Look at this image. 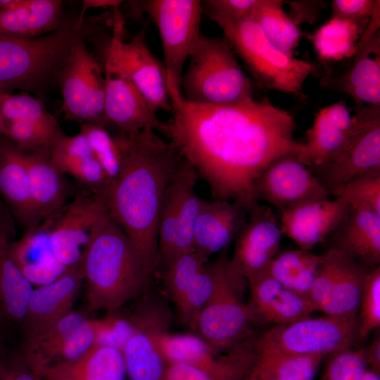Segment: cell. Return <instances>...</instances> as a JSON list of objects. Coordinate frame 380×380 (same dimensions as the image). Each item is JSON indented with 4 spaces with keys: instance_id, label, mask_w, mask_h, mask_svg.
Masks as SVG:
<instances>
[{
    "instance_id": "obj_1",
    "label": "cell",
    "mask_w": 380,
    "mask_h": 380,
    "mask_svg": "<svg viewBox=\"0 0 380 380\" xmlns=\"http://www.w3.org/2000/svg\"><path fill=\"white\" fill-rule=\"evenodd\" d=\"M172 118L165 122V136L209 186L213 199L258 202L254 184L275 159L297 153L295 121L267 98L226 104L186 101L167 82Z\"/></svg>"
},
{
    "instance_id": "obj_2",
    "label": "cell",
    "mask_w": 380,
    "mask_h": 380,
    "mask_svg": "<svg viewBox=\"0 0 380 380\" xmlns=\"http://www.w3.org/2000/svg\"><path fill=\"white\" fill-rule=\"evenodd\" d=\"M122 156L120 175L106 196L109 214L128 238L151 284L158 267V226L169 182L184 158L156 131L114 136Z\"/></svg>"
},
{
    "instance_id": "obj_3",
    "label": "cell",
    "mask_w": 380,
    "mask_h": 380,
    "mask_svg": "<svg viewBox=\"0 0 380 380\" xmlns=\"http://www.w3.org/2000/svg\"><path fill=\"white\" fill-rule=\"evenodd\" d=\"M80 265L89 312H118L151 285L128 238L109 213L86 247Z\"/></svg>"
},
{
    "instance_id": "obj_4",
    "label": "cell",
    "mask_w": 380,
    "mask_h": 380,
    "mask_svg": "<svg viewBox=\"0 0 380 380\" xmlns=\"http://www.w3.org/2000/svg\"><path fill=\"white\" fill-rule=\"evenodd\" d=\"M99 30L92 20L80 22L77 18L37 37L0 36V93L37 91L57 80L71 48Z\"/></svg>"
},
{
    "instance_id": "obj_5",
    "label": "cell",
    "mask_w": 380,
    "mask_h": 380,
    "mask_svg": "<svg viewBox=\"0 0 380 380\" xmlns=\"http://www.w3.org/2000/svg\"><path fill=\"white\" fill-rule=\"evenodd\" d=\"M234 53L224 38L201 34L182 75L183 97L188 101L204 104L253 99L252 83Z\"/></svg>"
},
{
    "instance_id": "obj_6",
    "label": "cell",
    "mask_w": 380,
    "mask_h": 380,
    "mask_svg": "<svg viewBox=\"0 0 380 380\" xmlns=\"http://www.w3.org/2000/svg\"><path fill=\"white\" fill-rule=\"evenodd\" d=\"M229 248L220 252L215 260L217 272L213 291L191 327L217 354L253 334L243 298L248 281L232 262Z\"/></svg>"
},
{
    "instance_id": "obj_7",
    "label": "cell",
    "mask_w": 380,
    "mask_h": 380,
    "mask_svg": "<svg viewBox=\"0 0 380 380\" xmlns=\"http://www.w3.org/2000/svg\"><path fill=\"white\" fill-rule=\"evenodd\" d=\"M223 31L225 39L243 59L253 75L265 88L299 96L314 64L278 49L251 18L233 21L211 18Z\"/></svg>"
},
{
    "instance_id": "obj_8",
    "label": "cell",
    "mask_w": 380,
    "mask_h": 380,
    "mask_svg": "<svg viewBox=\"0 0 380 380\" xmlns=\"http://www.w3.org/2000/svg\"><path fill=\"white\" fill-rule=\"evenodd\" d=\"M129 14H146L161 39L167 82L181 90L184 65L198 42L203 13L199 0H142L127 2Z\"/></svg>"
},
{
    "instance_id": "obj_9",
    "label": "cell",
    "mask_w": 380,
    "mask_h": 380,
    "mask_svg": "<svg viewBox=\"0 0 380 380\" xmlns=\"http://www.w3.org/2000/svg\"><path fill=\"white\" fill-rule=\"evenodd\" d=\"M353 127L347 142L330 160L310 170L334 196L349 181L380 167V105H355Z\"/></svg>"
},
{
    "instance_id": "obj_10",
    "label": "cell",
    "mask_w": 380,
    "mask_h": 380,
    "mask_svg": "<svg viewBox=\"0 0 380 380\" xmlns=\"http://www.w3.org/2000/svg\"><path fill=\"white\" fill-rule=\"evenodd\" d=\"M57 81L62 94L61 110L70 122L105 127V79L102 64L87 49L84 40L70 49Z\"/></svg>"
},
{
    "instance_id": "obj_11",
    "label": "cell",
    "mask_w": 380,
    "mask_h": 380,
    "mask_svg": "<svg viewBox=\"0 0 380 380\" xmlns=\"http://www.w3.org/2000/svg\"><path fill=\"white\" fill-rule=\"evenodd\" d=\"M357 315L339 317L311 316L274 326L260 338L284 352L324 357L352 348L358 343Z\"/></svg>"
},
{
    "instance_id": "obj_12",
    "label": "cell",
    "mask_w": 380,
    "mask_h": 380,
    "mask_svg": "<svg viewBox=\"0 0 380 380\" xmlns=\"http://www.w3.org/2000/svg\"><path fill=\"white\" fill-rule=\"evenodd\" d=\"M368 267L332 248L320 255V262L308 298L315 310L326 315H357Z\"/></svg>"
},
{
    "instance_id": "obj_13",
    "label": "cell",
    "mask_w": 380,
    "mask_h": 380,
    "mask_svg": "<svg viewBox=\"0 0 380 380\" xmlns=\"http://www.w3.org/2000/svg\"><path fill=\"white\" fill-rule=\"evenodd\" d=\"M122 32V20L118 18L104 54L125 71L156 112L172 113L166 70L148 47L146 29H141L127 42L123 41Z\"/></svg>"
},
{
    "instance_id": "obj_14",
    "label": "cell",
    "mask_w": 380,
    "mask_h": 380,
    "mask_svg": "<svg viewBox=\"0 0 380 380\" xmlns=\"http://www.w3.org/2000/svg\"><path fill=\"white\" fill-rule=\"evenodd\" d=\"M109 213L106 198L92 191L77 195L49 217V243L56 259L65 267L80 262L99 225Z\"/></svg>"
},
{
    "instance_id": "obj_15",
    "label": "cell",
    "mask_w": 380,
    "mask_h": 380,
    "mask_svg": "<svg viewBox=\"0 0 380 380\" xmlns=\"http://www.w3.org/2000/svg\"><path fill=\"white\" fill-rule=\"evenodd\" d=\"M132 316L135 331L122 353L129 380H164L167 363L163 355L161 336L168 330L170 314L158 300L146 298Z\"/></svg>"
},
{
    "instance_id": "obj_16",
    "label": "cell",
    "mask_w": 380,
    "mask_h": 380,
    "mask_svg": "<svg viewBox=\"0 0 380 380\" xmlns=\"http://www.w3.org/2000/svg\"><path fill=\"white\" fill-rule=\"evenodd\" d=\"M257 201L267 202L280 213L303 203L328 199L329 194L296 153L273 160L254 184Z\"/></svg>"
},
{
    "instance_id": "obj_17",
    "label": "cell",
    "mask_w": 380,
    "mask_h": 380,
    "mask_svg": "<svg viewBox=\"0 0 380 380\" xmlns=\"http://www.w3.org/2000/svg\"><path fill=\"white\" fill-rule=\"evenodd\" d=\"M282 236L280 222L272 209L257 202L234 239L230 258L248 283L266 272L279 252Z\"/></svg>"
},
{
    "instance_id": "obj_18",
    "label": "cell",
    "mask_w": 380,
    "mask_h": 380,
    "mask_svg": "<svg viewBox=\"0 0 380 380\" xmlns=\"http://www.w3.org/2000/svg\"><path fill=\"white\" fill-rule=\"evenodd\" d=\"M105 115L119 132L137 134L145 129L162 133L165 122L141 95L125 71L103 53Z\"/></svg>"
},
{
    "instance_id": "obj_19",
    "label": "cell",
    "mask_w": 380,
    "mask_h": 380,
    "mask_svg": "<svg viewBox=\"0 0 380 380\" xmlns=\"http://www.w3.org/2000/svg\"><path fill=\"white\" fill-rule=\"evenodd\" d=\"M83 282L80 262L54 281L34 289L21 324L25 340L42 333L70 312Z\"/></svg>"
},
{
    "instance_id": "obj_20",
    "label": "cell",
    "mask_w": 380,
    "mask_h": 380,
    "mask_svg": "<svg viewBox=\"0 0 380 380\" xmlns=\"http://www.w3.org/2000/svg\"><path fill=\"white\" fill-rule=\"evenodd\" d=\"M351 209L339 197L303 203L281 213V229L299 248L310 251L324 241Z\"/></svg>"
},
{
    "instance_id": "obj_21",
    "label": "cell",
    "mask_w": 380,
    "mask_h": 380,
    "mask_svg": "<svg viewBox=\"0 0 380 380\" xmlns=\"http://www.w3.org/2000/svg\"><path fill=\"white\" fill-rule=\"evenodd\" d=\"M248 285L251 296L247 306L252 324L283 325L316 311L308 297L286 289L266 274Z\"/></svg>"
},
{
    "instance_id": "obj_22",
    "label": "cell",
    "mask_w": 380,
    "mask_h": 380,
    "mask_svg": "<svg viewBox=\"0 0 380 380\" xmlns=\"http://www.w3.org/2000/svg\"><path fill=\"white\" fill-rule=\"evenodd\" d=\"M353 127V117L344 101L321 108L305 133L306 141L296 153L298 160L308 167L330 160L343 148Z\"/></svg>"
},
{
    "instance_id": "obj_23",
    "label": "cell",
    "mask_w": 380,
    "mask_h": 380,
    "mask_svg": "<svg viewBox=\"0 0 380 380\" xmlns=\"http://www.w3.org/2000/svg\"><path fill=\"white\" fill-rule=\"evenodd\" d=\"M250 210L236 201L203 199L194 228V248L210 258L229 247Z\"/></svg>"
},
{
    "instance_id": "obj_24",
    "label": "cell",
    "mask_w": 380,
    "mask_h": 380,
    "mask_svg": "<svg viewBox=\"0 0 380 380\" xmlns=\"http://www.w3.org/2000/svg\"><path fill=\"white\" fill-rule=\"evenodd\" d=\"M13 219L0 199V323L11 324H22L34 289L11 253Z\"/></svg>"
},
{
    "instance_id": "obj_25",
    "label": "cell",
    "mask_w": 380,
    "mask_h": 380,
    "mask_svg": "<svg viewBox=\"0 0 380 380\" xmlns=\"http://www.w3.org/2000/svg\"><path fill=\"white\" fill-rule=\"evenodd\" d=\"M0 199L25 232L39 222L33 209L24 153L0 136Z\"/></svg>"
},
{
    "instance_id": "obj_26",
    "label": "cell",
    "mask_w": 380,
    "mask_h": 380,
    "mask_svg": "<svg viewBox=\"0 0 380 380\" xmlns=\"http://www.w3.org/2000/svg\"><path fill=\"white\" fill-rule=\"evenodd\" d=\"M329 247L370 267L380 264V216L352 208L327 236Z\"/></svg>"
},
{
    "instance_id": "obj_27",
    "label": "cell",
    "mask_w": 380,
    "mask_h": 380,
    "mask_svg": "<svg viewBox=\"0 0 380 380\" xmlns=\"http://www.w3.org/2000/svg\"><path fill=\"white\" fill-rule=\"evenodd\" d=\"M353 64L343 75L324 77L323 87L350 95L356 105H380V33L379 31L355 53Z\"/></svg>"
},
{
    "instance_id": "obj_28",
    "label": "cell",
    "mask_w": 380,
    "mask_h": 380,
    "mask_svg": "<svg viewBox=\"0 0 380 380\" xmlns=\"http://www.w3.org/2000/svg\"><path fill=\"white\" fill-rule=\"evenodd\" d=\"M49 217L13 241L11 255L26 279L37 286L58 278L68 268L54 257L49 243Z\"/></svg>"
},
{
    "instance_id": "obj_29",
    "label": "cell",
    "mask_w": 380,
    "mask_h": 380,
    "mask_svg": "<svg viewBox=\"0 0 380 380\" xmlns=\"http://www.w3.org/2000/svg\"><path fill=\"white\" fill-rule=\"evenodd\" d=\"M33 371L42 380H125L126 377L122 352L103 346H94L77 359Z\"/></svg>"
},
{
    "instance_id": "obj_30",
    "label": "cell",
    "mask_w": 380,
    "mask_h": 380,
    "mask_svg": "<svg viewBox=\"0 0 380 380\" xmlns=\"http://www.w3.org/2000/svg\"><path fill=\"white\" fill-rule=\"evenodd\" d=\"M51 162L61 174H68L99 193L106 189L108 179L95 158L87 138L80 132L75 136L62 135L50 150Z\"/></svg>"
},
{
    "instance_id": "obj_31",
    "label": "cell",
    "mask_w": 380,
    "mask_h": 380,
    "mask_svg": "<svg viewBox=\"0 0 380 380\" xmlns=\"http://www.w3.org/2000/svg\"><path fill=\"white\" fill-rule=\"evenodd\" d=\"M63 22L61 1L21 0L15 7L0 11V36L37 37L56 31Z\"/></svg>"
},
{
    "instance_id": "obj_32",
    "label": "cell",
    "mask_w": 380,
    "mask_h": 380,
    "mask_svg": "<svg viewBox=\"0 0 380 380\" xmlns=\"http://www.w3.org/2000/svg\"><path fill=\"white\" fill-rule=\"evenodd\" d=\"M24 156L32 203L41 223L63 206L62 175L51 162L50 150L24 153Z\"/></svg>"
},
{
    "instance_id": "obj_33",
    "label": "cell",
    "mask_w": 380,
    "mask_h": 380,
    "mask_svg": "<svg viewBox=\"0 0 380 380\" xmlns=\"http://www.w3.org/2000/svg\"><path fill=\"white\" fill-rule=\"evenodd\" d=\"M256 340L252 335L224 352L218 365L212 369L169 364L164 380H245L255 365Z\"/></svg>"
},
{
    "instance_id": "obj_34",
    "label": "cell",
    "mask_w": 380,
    "mask_h": 380,
    "mask_svg": "<svg viewBox=\"0 0 380 380\" xmlns=\"http://www.w3.org/2000/svg\"><path fill=\"white\" fill-rule=\"evenodd\" d=\"M87 317L71 311L39 335L26 339L20 357L32 369L60 362L73 336Z\"/></svg>"
},
{
    "instance_id": "obj_35",
    "label": "cell",
    "mask_w": 380,
    "mask_h": 380,
    "mask_svg": "<svg viewBox=\"0 0 380 380\" xmlns=\"http://www.w3.org/2000/svg\"><path fill=\"white\" fill-rule=\"evenodd\" d=\"M198 177L195 169L183 158L171 179L175 192L179 222L175 258L194 249V228L203 200L196 192Z\"/></svg>"
},
{
    "instance_id": "obj_36",
    "label": "cell",
    "mask_w": 380,
    "mask_h": 380,
    "mask_svg": "<svg viewBox=\"0 0 380 380\" xmlns=\"http://www.w3.org/2000/svg\"><path fill=\"white\" fill-rule=\"evenodd\" d=\"M322 359L284 352L258 337L254 369L273 380H314Z\"/></svg>"
},
{
    "instance_id": "obj_37",
    "label": "cell",
    "mask_w": 380,
    "mask_h": 380,
    "mask_svg": "<svg viewBox=\"0 0 380 380\" xmlns=\"http://www.w3.org/2000/svg\"><path fill=\"white\" fill-rule=\"evenodd\" d=\"M320 262V255L298 249L278 252L265 274L282 286L308 298Z\"/></svg>"
},
{
    "instance_id": "obj_38",
    "label": "cell",
    "mask_w": 380,
    "mask_h": 380,
    "mask_svg": "<svg viewBox=\"0 0 380 380\" xmlns=\"http://www.w3.org/2000/svg\"><path fill=\"white\" fill-rule=\"evenodd\" d=\"M280 0H255L251 18L280 51L293 56L300 37L298 25L283 8Z\"/></svg>"
},
{
    "instance_id": "obj_39",
    "label": "cell",
    "mask_w": 380,
    "mask_h": 380,
    "mask_svg": "<svg viewBox=\"0 0 380 380\" xmlns=\"http://www.w3.org/2000/svg\"><path fill=\"white\" fill-rule=\"evenodd\" d=\"M360 30L359 23L331 17L310 39L320 60L338 61L355 53Z\"/></svg>"
},
{
    "instance_id": "obj_40",
    "label": "cell",
    "mask_w": 380,
    "mask_h": 380,
    "mask_svg": "<svg viewBox=\"0 0 380 380\" xmlns=\"http://www.w3.org/2000/svg\"><path fill=\"white\" fill-rule=\"evenodd\" d=\"M160 342L167 365L180 363L212 369L221 358V355L197 334H172L167 330L163 334Z\"/></svg>"
},
{
    "instance_id": "obj_41",
    "label": "cell",
    "mask_w": 380,
    "mask_h": 380,
    "mask_svg": "<svg viewBox=\"0 0 380 380\" xmlns=\"http://www.w3.org/2000/svg\"><path fill=\"white\" fill-rule=\"evenodd\" d=\"M6 125V137L24 153L51 150L64 134L56 118L46 122L15 121Z\"/></svg>"
},
{
    "instance_id": "obj_42",
    "label": "cell",
    "mask_w": 380,
    "mask_h": 380,
    "mask_svg": "<svg viewBox=\"0 0 380 380\" xmlns=\"http://www.w3.org/2000/svg\"><path fill=\"white\" fill-rule=\"evenodd\" d=\"M208 261V257L193 249L161 268L164 290L174 305Z\"/></svg>"
},
{
    "instance_id": "obj_43",
    "label": "cell",
    "mask_w": 380,
    "mask_h": 380,
    "mask_svg": "<svg viewBox=\"0 0 380 380\" xmlns=\"http://www.w3.org/2000/svg\"><path fill=\"white\" fill-rule=\"evenodd\" d=\"M216 263L208 261L197 274L175 305L182 322L191 328L213 291L216 280Z\"/></svg>"
},
{
    "instance_id": "obj_44",
    "label": "cell",
    "mask_w": 380,
    "mask_h": 380,
    "mask_svg": "<svg viewBox=\"0 0 380 380\" xmlns=\"http://www.w3.org/2000/svg\"><path fill=\"white\" fill-rule=\"evenodd\" d=\"M334 196L344 200L351 208L367 210L380 216V167L355 177Z\"/></svg>"
},
{
    "instance_id": "obj_45",
    "label": "cell",
    "mask_w": 380,
    "mask_h": 380,
    "mask_svg": "<svg viewBox=\"0 0 380 380\" xmlns=\"http://www.w3.org/2000/svg\"><path fill=\"white\" fill-rule=\"evenodd\" d=\"M80 132L89 141L110 186L120 175L122 166V156L115 137L104 127L92 124L81 125Z\"/></svg>"
},
{
    "instance_id": "obj_46",
    "label": "cell",
    "mask_w": 380,
    "mask_h": 380,
    "mask_svg": "<svg viewBox=\"0 0 380 380\" xmlns=\"http://www.w3.org/2000/svg\"><path fill=\"white\" fill-rule=\"evenodd\" d=\"M358 341H364L380 326V267L367 274L357 311Z\"/></svg>"
},
{
    "instance_id": "obj_47",
    "label": "cell",
    "mask_w": 380,
    "mask_h": 380,
    "mask_svg": "<svg viewBox=\"0 0 380 380\" xmlns=\"http://www.w3.org/2000/svg\"><path fill=\"white\" fill-rule=\"evenodd\" d=\"M0 113L6 123L46 122L55 119L40 99L25 94L0 93Z\"/></svg>"
},
{
    "instance_id": "obj_48",
    "label": "cell",
    "mask_w": 380,
    "mask_h": 380,
    "mask_svg": "<svg viewBox=\"0 0 380 380\" xmlns=\"http://www.w3.org/2000/svg\"><path fill=\"white\" fill-rule=\"evenodd\" d=\"M95 345L111 347L122 352L135 331L133 316L125 317L118 312L107 314L101 319H94Z\"/></svg>"
},
{
    "instance_id": "obj_49",
    "label": "cell",
    "mask_w": 380,
    "mask_h": 380,
    "mask_svg": "<svg viewBox=\"0 0 380 380\" xmlns=\"http://www.w3.org/2000/svg\"><path fill=\"white\" fill-rule=\"evenodd\" d=\"M367 369L364 348H348L330 355L320 380H360Z\"/></svg>"
},
{
    "instance_id": "obj_50",
    "label": "cell",
    "mask_w": 380,
    "mask_h": 380,
    "mask_svg": "<svg viewBox=\"0 0 380 380\" xmlns=\"http://www.w3.org/2000/svg\"><path fill=\"white\" fill-rule=\"evenodd\" d=\"M201 3L203 13L210 19L240 21L251 18L255 0H208Z\"/></svg>"
},
{
    "instance_id": "obj_51",
    "label": "cell",
    "mask_w": 380,
    "mask_h": 380,
    "mask_svg": "<svg viewBox=\"0 0 380 380\" xmlns=\"http://www.w3.org/2000/svg\"><path fill=\"white\" fill-rule=\"evenodd\" d=\"M375 2L374 0H334L331 17L360 24L361 20L372 15Z\"/></svg>"
},
{
    "instance_id": "obj_52",
    "label": "cell",
    "mask_w": 380,
    "mask_h": 380,
    "mask_svg": "<svg viewBox=\"0 0 380 380\" xmlns=\"http://www.w3.org/2000/svg\"><path fill=\"white\" fill-rule=\"evenodd\" d=\"M0 380H42L20 356L5 362Z\"/></svg>"
},
{
    "instance_id": "obj_53",
    "label": "cell",
    "mask_w": 380,
    "mask_h": 380,
    "mask_svg": "<svg viewBox=\"0 0 380 380\" xmlns=\"http://www.w3.org/2000/svg\"><path fill=\"white\" fill-rule=\"evenodd\" d=\"M367 369L380 374V335L375 330L373 339L369 345L364 348Z\"/></svg>"
},
{
    "instance_id": "obj_54",
    "label": "cell",
    "mask_w": 380,
    "mask_h": 380,
    "mask_svg": "<svg viewBox=\"0 0 380 380\" xmlns=\"http://www.w3.org/2000/svg\"><path fill=\"white\" fill-rule=\"evenodd\" d=\"M380 1H376L375 6L373 10V12L371 15V20L369 23L363 33L362 37L359 38L355 49L356 51L368 41H369L379 31V20H380Z\"/></svg>"
},
{
    "instance_id": "obj_55",
    "label": "cell",
    "mask_w": 380,
    "mask_h": 380,
    "mask_svg": "<svg viewBox=\"0 0 380 380\" xmlns=\"http://www.w3.org/2000/svg\"><path fill=\"white\" fill-rule=\"evenodd\" d=\"M122 2V1L120 0H84L82 1V10L77 17L78 20H84V15L88 9L108 7L118 8Z\"/></svg>"
},
{
    "instance_id": "obj_56",
    "label": "cell",
    "mask_w": 380,
    "mask_h": 380,
    "mask_svg": "<svg viewBox=\"0 0 380 380\" xmlns=\"http://www.w3.org/2000/svg\"><path fill=\"white\" fill-rule=\"evenodd\" d=\"M245 380H273V379L258 372L257 370L254 369V367H253L252 371L248 374V376L246 378Z\"/></svg>"
},
{
    "instance_id": "obj_57",
    "label": "cell",
    "mask_w": 380,
    "mask_h": 380,
    "mask_svg": "<svg viewBox=\"0 0 380 380\" xmlns=\"http://www.w3.org/2000/svg\"><path fill=\"white\" fill-rule=\"evenodd\" d=\"M20 2L21 0H0V11L13 8Z\"/></svg>"
},
{
    "instance_id": "obj_58",
    "label": "cell",
    "mask_w": 380,
    "mask_h": 380,
    "mask_svg": "<svg viewBox=\"0 0 380 380\" xmlns=\"http://www.w3.org/2000/svg\"><path fill=\"white\" fill-rule=\"evenodd\" d=\"M360 380H380V374L371 369H367Z\"/></svg>"
},
{
    "instance_id": "obj_59",
    "label": "cell",
    "mask_w": 380,
    "mask_h": 380,
    "mask_svg": "<svg viewBox=\"0 0 380 380\" xmlns=\"http://www.w3.org/2000/svg\"><path fill=\"white\" fill-rule=\"evenodd\" d=\"M6 135H7V125L0 113V136H4L6 137Z\"/></svg>"
},
{
    "instance_id": "obj_60",
    "label": "cell",
    "mask_w": 380,
    "mask_h": 380,
    "mask_svg": "<svg viewBox=\"0 0 380 380\" xmlns=\"http://www.w3.org/2000/svg\"><path fill=\"white\" fill-rule=\"evenodd\" d=\"M6 360L4 359L2 348L0 343V379L3 372Z\"/></svg>"
}]
</instances>
